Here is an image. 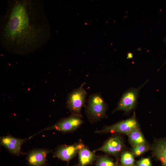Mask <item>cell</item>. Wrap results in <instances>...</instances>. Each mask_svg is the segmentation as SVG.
I'll list each match as a JSON object with an SVG mask.
<instances>
[{"mask_svg": "<svg viewBox=\"0 0 166 166\" xmlns=\"http://www.w3.org/2000/svg\"><path fill=\"white\" fill-rule=\"evenodd\" d=\"M0 23L1 45L9 51H34L49 38L48 21L40 1H9Z\"/></svg>", "mask_w": 166, "mask_h": 166, "instance_id": "cell-1", "label": "cell"}, {"mask_svg": "<svg viewBox=\"0 0 166 166\" xmlns=\"http://www.w3.org/2000/svg\"><path fill=\"white\" fill-rule=\"evenodd\" d=\"M107 105L101 93H95L90 95L88 100L86 112L89 117L97 120L105 115Z\"/></svg>", "mask_w": 166, "mask_h": 166, "instance_id": "cell-2", "label": "cell"}, {"mask_svg": "<svg viewBox=\"0 0 166 166\" xmlns=\"http://www.w3.org/2000/svg\"><path fill=\"white\" fill-rule=\"evenodd\" d=\"M85 82L73 90L68 95L67 106L72 114L81 117V110L85 102L87 92L84 88Z\"/></svg>", "mask_w": 166, "mask_h": 166, "instance_id": "cell-3", "label": "cell"}, {"mask_svg": "<svg viewBox=\"0 0 166 166\" xmlns=\"http://www.w3.org/2000/svg\"><path fill=\"white\" fill-rule=\"evenodd\" d=\"M83 122L81 117L72 114L68 117L61 120L55 124L44 128L29 138L30 139L39 133L49 130H56L63 132H70L79 127Z\"/></svg>", "mask_w": 166, "mask_h": 166, "instance_id": "cell-4", "label": "cell"}, {"mask_svg": "<svg viewBox=\"0 0 166 166\" xmlns=\"http://www.w3.org/2000/svg\"><path fill=\"white\" fill-rule=\"evenodd\" d=\"M137 123L134 117L114 124L106 127L96 131L97 133L119 132L128 135L135 128L137 127Z\"/></svg>", "mask_w": 166, "mask_h": 166, "instance_id": "cell-5", "label": "cell"}, {"mask_svg": "<svg viewBox=\"0 0 166 166\" xmlns=\"http://www.w3.org/2000/svg\"><path fill=\"white\" fill-rule=\"evenodd\" d=\"M142 86L136 88H130L124 93L115 110H122L128 112L133 109L136 103L138 93Z\"/></svg>", "mask_w": 166, "mask_h": 166, "instance_id": "cell-6", "label": "cell"}, {"mask_svg": "<svg viewBox=\"0 0 166 166\" xmlns=\"http://www.w3.org/2000/svg\"><path fill=\"white\" fill-rule=\"evenodd\" d=\"M83 146L84 145L82 143L61 145L55 150L53 156L68 163Z\"/></svg>", "mask_w": 166, "mask_h": 166, "instance_id": "cell-7", "label": "cell"}, {"mask_svg": "<svg viewBox=\"0 0 166 166\" xmlns=\"http://www.w3.org/2000/svg\"><path fill=\"white\" fill-rule=\"evenodd\" d=\"M27 139H22L8 135L1 137L0 144L5 147L11 154L19 156L22 154L21 151L22 145Z\"/></svg>", "mask_w": 166, "mask_h": 166, "instance_id": "cell-8", "label": "cell"}, {"mask_svg": "<svg viewBox=\"0 0 166 166\" xmlns=\"http://www.w3.org/2000/svg\"><path fill=\"white\" fill-rule=\"evenodd\" d=\"M51 152L46 149H35L31 151L27 157L30 166H44L46 164V156Z\"/></svg>", "mask_w": 166, "mask_h": 166, "instance_id": "cell-9", "label": "cell"}, {"mask_svg": "<svg viewBox=\"0 0 166 166\" xmlns=\"http://www.w3.org/2000/svg\"><path fill=\"white\" fill-rule=\"evenodd\" d=\"M123 143L118 136L110 138L100 148L96 150L111 154H116L120 152L123 148Z\"/></svg>", "mask_w": 166, "mask_h": 166, "instance_id": "cell-10", "label": "cell"}, {"mask_svg": "<svg viewBox=\"0 0 166 166\" xmlns=\"http://www.w3.org/2000/svg\"><path fill=\"white\" fill-rule=\"evenodd\" d=\"M156 157L161 162L162 166H166V139L157 141L152 147Z\"/></svg>", "mask_w": 166, "mask_h": 166, "instance_id": "cell-11", "label": "cell"}, {"mask_svg": "<svg viewBox=\"0 0 166 166\" xmlns=\"http://www.w3.org/2000/svg\"><path fill=\"white\" fill-rule=\"evenodd\" d=\"M79 160L81 166H86L92 163L96 156L94 152L90 151L84 146L79 152Z\"/></svg>", "mask_w": 166, "mask_h": 166, "instance_id": "cell-12", "label": "cell"}, {"mask_svg": "<svg viewBox=\"0 0 166 166\" xmlns=\"http://www.w3.org/2000/svg\"><path fill=\"white\" fill-rule=\"evenodd\" d=\"M128 135L130 142L133 145L135 146L146 143L144 136L137 127L134 128Z\"/></svg>", "mask_w": 166, "mask_h": 166, "instance_id": "cell-13", "label": "cell"}, {"mask_svg": "<svg viewBox=\"0 0 166 166\" xmlns=\"http://www.w3.org/2000/svg\"><path fill=\"white\" fill-rule=\"evenodd\" d=\"M134 160L133 155L130 152H124L122 154L121 156V163L124 165H132L133 164Z\"/></svg>", "mask_w": 166, "mask_h": 166, "instance_id": "cell-14", "label": "cell"}, {"mask_svg": "<svg viewBox=\"0 0 166 166\" xmlns=\"http://www.w3.org/2000/svg\"><path fill=\"white\" fill-rule=\"evenodd\" d=\"M96 166H115V164L108 157L102 156L97 160Z\"/></svg>", "mask_w": 166, "mask_h": 166, "instance_id": "cell-15", "label": "cell"}, {"mask_svg": "<svg viewBox=\"0 0 166 166\" xmlns=\"http://www.w3.org/2000/svg\"><path fill=\"white\" fill-rule=\"evenodd\" d=\"M148 150V147L145 144H142L135 146L132 151L136 156H140Z\"/></svg>", "mask_w": 166, "mask_h": 166, "instance_id": "cell-16", "label": "cell"}, {"mask_svg": "<svg viewBox=\"0 0 166 166\" xmlns=\"http://www.w3.org/2000/svg\"><path fill=\"white\" fill-rule=\"evenodd\" d=\"M137 166H152L150 159L148 158H144L137 163Z\"/></svg>", "mask_w": 166, "mask_h": 166, "instance_id": "cell-17", "label": "cell"}, {"mask_svg": "<svg viewBox=\"0 0 166 166\" xmlns=\"http://www.w3.org/2000/svg\"><path fill=\"white\" fill-rule=\"evenodd\" d=\"M132 57V54L131 53H129L127 54V58H131Z\"/></svg>", "mask_w": 166, "mask_h": 166, "instance_id": "cell-18", "label": "cell"}, {"mask_svg": "<svg viewBox=\"0 0 166 166\" xmlns=\"http://www.w3.org/2000/svg\"><path fill=\"white\" fill-rule=\"evenodd\" d=\"M164 42L166 44V36L164 38Z\"/></svg>", "mask_w": 166, "mask_h": 166, "instance_id": "cell-19", "label": "cell"}]
</instances>
